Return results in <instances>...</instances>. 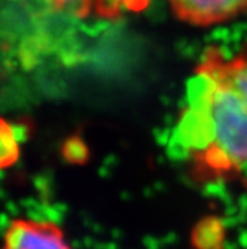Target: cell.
<instances>
[{"mask_svg": "<svg viewBox=\"0 0 247 249\" xmlns=\"http://www.w3.org/2000/svg\"><path fill=\"white\" fill-rule=\"evenodd\" d=\"M168 154L198 180H220L247 166V45L210 47L185 87Z\"/></svg>", "mask_w": 247, "mask_h": 249, "instance_id": "cell-1", "label": "cell"}, {"mask_svg": "<svg viewBox=\"0 0 247 249\" xmlns=\"http://www.w3.org/2000/svg\"><path fill=\"white\" fill-rule=\"evenodd\" d=\"M48 2L58 9L73 11L78 15H85L91 5V0H48Z\"/></svg>", "mask_w": 247, "mask_h": 249, "instance_id": "cell-5", "label": "cell"}, {"mask_svg": "<svg viewBox=\"0 0 247 249\" xmlns=\"http://www.w3.org/2000/svg\"><path fill=\"white\" fill-rule=\"evenodd\" d=\"M18 151L19 145L15 130L8 123L0 120V169L15 163L18 158Z\"/></svg>", "mask_w": 247, "mask_h": 249, "instance_id": "cell-4", "label": "cell"}, {"mask_svg": "<svg viewBox=\"0 0 247 249\" xmlns=\"http://www.w3.org/2000/svg\"><path fill=\"white\" fill-rule=\"evenodd\" d=\"M177 19L194 27H212L247 12V0H165Z\"/></svg>", "mask_w": 247, "mask_h": 249, "instance_id": "cell-2", "label": "cell"}, {"mask_svg": "<svg viewBox=\"0 0 247 249\" xmlns=\"http://www.w3.org/2000/svg\"><path fill=\"white\" fill-rule=\"evenodd\" d=\"M2 249H72L55 224L19 218L9 224Z\"/></svg>", "mask_w": 247, "mask_h": 249, "instance_id": "cell-3", "label": "cell"}]
</instances>
